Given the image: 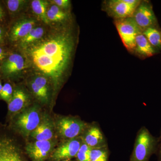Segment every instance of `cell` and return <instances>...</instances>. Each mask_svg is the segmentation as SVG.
Segmentation results:
<instances>
[{"label": "cell", "instance_id": "1", "mask_svg": "<svg viewBox=\"0 0 161 161\" xmlns=\"http://www.w3.org/2000/svg\"><path fill=\"white\" fill-rule=\"evenodd\" d=\"M74 43L69 34H63L33 45L30 53L36 66L57 81L69 63Z\"/></svg>", "mask_w": 161, "mask_h": 161}, {"label": "cell", "instance_id": "2", "mask_svg": "<svg viewBox=\"0 0 161 161\" xmlns=\"http://www.w3.org/2000/svg\"><path fill=\"white\" fill-rule=\"evenodd\" d=\"M158 142V137L153 136L146 127H142L137 132L130 161H149L156 153Z\"/></svg>", "mask_w": 161, "mask_h": 161}, {"label": "cell", "instance_id": "3", "mask_svg": "<svg viewBox=\"0 0 161 161\" xmlns=\"http://www.w3.org/2000/svg\"><path fill=\"white\" fill-rule=\"evenodd\" d=\"M114 23L124 46L128 51L133 53L136 38L142 31L132 18L115 20Z\"/></svg>", "mask_w": 161, "mask_h": 161}, {"label": "cell", "instance_id": "4", "mask_svg": "<svg viewBox=\"0 0 161 161\" xmlns=\"http://www.w3.org/2000/svg\"><path fill=\"white\" fill-rule=\"evenodd\" d=\"M142 32L145 30L158 26V21L152 5L147 1H142L132 17Z\"/></svg>", "mask_w": 161, "mask_h": 161}, {"label": "cell", "instance_id": "5", "mask_svg": "<svg viewBox=\"0 0 161 161\" xmlns=\"http://www.w3.org/2000/svg\"><path fill=\"white\" fill-rule=\"evenodd\" d=\"M87 125L80 119L74 117H64L58 122V131L64 137L69 140L77 138L82 134Z\"/></svg>", "mask_w": 161, "mask_h": 161}, {"label": "cell", "instance_id": "6", "mask_svg": "<svg viewBox=\"0 0 161 161\" xmlns=\"http://www.w3.org/2000/svg\"><path fill=\"white\" fill-rule=\"evenodd\" d=\"M103 9L115 20L131 18L137 7L128 4L127 0H109L105 1Z\"/></svg>", "mask_w": 161, "mask_h": 161}, {"label": "cell", "instance_id": "7", "mask_svg": "<svg viewBox=\"0 0 161 161\" xmlns=\"http://www.w3.org/2000/svg\"><path fill=\"white\" fill-rule=\"evenodd\" d=\"M40 123L39 112L36 108L26 110L19 116L16 125L24 135H30Z\"/></svg>", "mask_w": 161, "mask_h": 161}, {"label": "cell", "instance_id": "8", "mask_svg": "<svg viewBox=\"0 0 161 161\" xmlns=\"http://www.w3.org/2000/svg\"><path fill=\"white\" fill-rule=\"evenodd\" d=\"M51 141H36L26 146L27 154L33 161H44L53 149Z\"/></svg>", "mask_w": 161, "mask_h": 161}, {"label": "cell", "instance_id": "9", "mask_svg": "<svg viewBox=\"0 0 161 161\" xmlns=\"http://www.w3.org/2000/svg\"><path fill=\"white\" fill-rule=\"evenodd\" d=\"M83 138L84 143L91 148H102L108 147L106 139L100 127L94 124L88 127Z\"/></svg>", "mask_w": 161, "mask_h": 161}, {"label": "cell", "instance_id": "10", "mask_svg": "<svg viewBox=\"0 0 161 161\" xmlns=\"http://www.w3.org/2000/svg\"><path fill=\"white\" fill-rule=\"evenodd\" d=\"M79 139L69 140L55 150L53 158L55 160H67L76 157L81 143Z\"/></svg>", "mask_w": 161, "mask_h": 161}, {"label": "cell", "instance_id": "11", "mask_svg": "<svg viewBox=\"0 0 161 161\" xmlns=\"http://www.w3.org/2000/svg\"><path fill=\"white\" fill-rule=\"evenodd\" d=\"M25 67V62L23 57L19 54L10 55L3 61L1 70L6 76L11 77L18 75Z\"/></svg>", "mask_w": 161, "mask_h": 161}, {"label": "cell", "instance_id": "12", "mask_svg": "<svg viewBox=\"0 0 161 161\" xmlns=\"http://www.w3.org/2000/svg\"><path fill=\"white\" fill-rule=\"evenodd\" d=\"M0 161H24L14 143L8 138L0 139Z\"/></svg>", "mask_w": 161, "mask_h": 161}, {"label": "cell", "instance_id": "13", "mask_svg": "<svg viewBox=\"0 0 161 161\" xmlns=\"http://www.w3.org/2000/svg\"><path fill=\"white\" fill-rule=\"evenodd\" d=\"M35 24L33 19H23L18 21L12 27L9 34V40L12 42L20 41L33 29Z\"/></svg>", "mask_w": 161, "mask_h": 161}, {"label": "cell", "instance_id": "14", "mask_svg": "<svg viewBox=\"0 0 161 161\" xmlns=\"http://www.w3.org/2000/svg\"><path fill=\"white\" fill-rule=\"evenodd\" d=\"M157 50L150 44L147 38L140 33L136 38V46L133 53L141 59L150 58L158 53Z\"/></svg>", "mask_w": 161, "mask_h": 161}, {"label": "cell", "instance_id": "15", "mask_svg": "<svg viewBox=\"0 0 161 161\" xmlns=\"http://www.w3.org/2000/svg\"><path fill=\"white\" fill-rule=\"evenodd\" d=\"M31 87L35 95L43 103H47L49 99L48 86L46 78L39 76L32 82Z\"/></svg>", "mask_w": 161, "mask_h": 161}, {"label": "cell", "instance_id": "16", "mask_svg": "<svg viewBox=\"0 0 161 161\" xmlns=\"http://www.w3.org/2000/svg\"><path fill=\"white\" fill-rule=\"evenodd\" d=\"M30 135L36 141L50 140L53 135L51 124L47 119L42 121Z\"/></svg>", "mask_w": 161, "mask_h": 161}, {"label": "cell", "instance_id": "17", "mask_svg": "<svg viewBox=\"0 0 161 161\" xmlns=\"http://www.w3.org/2000/svg\"><path fill=\"white\" fill-rule=\"evenodd\" d=\"M28 97L21 89L13 92L11 100L8 103V109L11 113H16L22 109L27 102Z\"/></svg>", "mask_w": 161, "mask_h": 161}, {"label": "cell", "instance_id": "18", "mask_svg": "<svg viewBox=\"0 0 161 161\" xmlns=\"http://www.w3.org/2000/svg\"><path fill=\"white\" fill-rule=\"evenodd\" d=\"M149 43L158 51L161 49V31L158 26L149 27L142 32Z\"/></svg>", "mask_w": 161, "mask_h": 161}, {"label": "cell", "instance_id": "19", "mask_svg": "<svg viewBox=\"0 0 161 161\" xmlns=\"http://www.w3.org/2000/svg\"><path fill=\"white\" fill-rule=\"evenodd\" d=\"M47 2L42 0H34L31 3V7L34 12L46 23H49L47 16Z\"/></svg>", "mask_w": 161, "mask_h": 161}, {"label": "cell", "instance_id": "20", "mask_svg": "<svg viewBox=\"0 0 161 161\" xmlns=\"http://www.w3.org/2000/svg\"><path fill=\"white\" fill-rule=\"evenodd\" d=\"M44 30L42 27L33 28L25 37L20 40V43L23 46L28 45L39 40L43 36Z\"/></svg>", "mask_w": 161, "mask_h": 161}, {"label": "cell", "instance_id": "21", "mask_svg": "<svg viewBox=\"0 0 161 161\" xmlns=\"http://www.w3.org/2000/svg\"><path fill=\"white\" fill-rule=\"evenodd\" d=\"M47 16L48 20L54 22H60L65 19L67 14L57 5H53L47 12Z\"/></svg>", "mask_w": 161, "mask_h": 161}, {"label": "cell", "instance_id": "22", "mask_svg": "<svg viewBox=\"0 0 161 161\" xmlns=\"http://www.w3.org/2000/svg\"><path fill=\"white\" fill-rule=\"evenodd\" d=\"M109 150L108 147L92 148L90 154L91 161H108Z\"/></svg>", "mask_w": 161, "mask_h": 161}, {"label": "cell", "instance_id": "23", "mask_svg": "<svg viewBox=\"0 0 161 161\" xmlns=\"http://www.w3.org/2000/svg\"><path fill=\"white\" fill-rule=\"evenodd\" d=\"M92 148L82 143L76 155L78 161H90V154Z\"/></svg>", "mask_w": 161, "mask_h": 161}, {"label": "cell", "instance_id": "24", "mask_svg": "<svg viewBox=\"0 0 161 161\" xmlns=\"http://www.w3.org/2000/svg\"><path fill=\"white\" fill-rule=\"evenodd\" d=\"M25 3L23 0H8L6 1L7 8L12 14L17 12L21 9Z\"/></svg>", "mask_w": 161, "mask_h": 161}, {"label": "cell", "instance_id": "25", "mask_svg": "<svg viewBox=\"0 0 161 161\" xmlns=\"http://www.w3.org/2000/svg\"><path fill=\"white\" fill-rule=\"evenodd\" d=\"M13 92L12 87L9 83H6L0 92V98L9 103L12 97Z\"/></svg>", "mask_w": 161, "mask_h": 161}, {"label": "cell", "instance_id": "26", "mask_svg": "<svg viewBox=\"0 0 161 161\" xmlns=\"http://www.w3.org/2000/svg\"><path fill=\"white\" fill-rule=\"evenodd\" d=\"M53 2L57 6L62 8H68L70 5V1L69 0H54Z\"/></svg>", "mask_w": 161, "mask_h": 161}, {"label": "cell", "instance_id": "27", "mask_svg": "<svg viewBox=\"0 0 161 161\" xmlns=\"http://www.w3.org/2000/svg\"><path fill=\"white\" fill-rule=\"evenodd\" d=\"M156 154L157 157V161H161V130L160 135L158 137V145L157 150Z\"/></svg>", "mask_w": 161, "mask_h": 161}, {"label": "cell", "instance_id": "28", "mask_svg": "<svg viewBox=\"0 0 161 161\" xmlns=\"http://www.w3.org/2000/svg\"><path fill=\"white\" fill-rule=\"evenodd\" d=\"M6 53L2 47H0V63L3 62L6 58Z\"/></svg>", "mask_w": 161, "mask_h": 161}, {"label": "cell", "instance_id": "29", "mask_svg": "<svg viewBox=\"0 0 161 161\" xmlns=\"http://www.w3.org/2000/svg\"><path fill=\"white\" fill-rule=\"evenodd\" d=\"M4 31L3 30V28L0 26V44L3 43L4 40Z\"/></svg>", "mask_w": 161, "mask_h": 161}, {"label": "cell", "instance_id": "30", "mask_svg": "<svg viewBox=\"0 0 161 161\" xmlns=\"http://www.w3.org/2000/svg\"><path fill=\"white\" fill-rule=\"evenodd\" d=\"M4 17H5V13H4V10L0 5V22H3Z\"/></svg>", "mask_w": 161, "mask_h": 161}, {"label": "cell", "instance_id": "31", "mask_svg": "<svg viewBox=\"0 0 161 161\" xmlns=\"http://www.w3.org/2000/svg\"><path fill=\"white\" fill-rule=\"evenodd\" d=\"M3 85H2V83H1V81H0V92H1V90H2V88H3Z\"/></svg>", "mask_w": 161, "mask_h": 161}, {"label": "cell", "instance_id": "32", "mask_svg": "<svg viewBox=\"0 0 161 161\" xmlns=\"http://www.w3.org/2000/svg\"><path fill=\"white\" fill-rule=\"evenodd\" d=\"M63 161H68L67 160H65Z\"/></svg>", "mask_w": 161, "mask_h": 161}]
</instances>
